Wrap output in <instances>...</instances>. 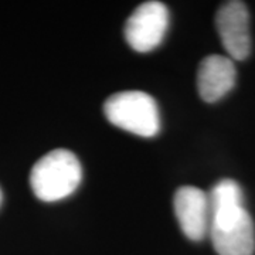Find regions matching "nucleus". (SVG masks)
<instances>
[{"label": "nucleus", "mask_w": 255, "mask_h": 255, "mask_svg": "<svg viewBox=\"0 0 255 255\" xmlns=\"http://www.w3.org/2000/svg\"><path fill=\"white\" fill-rule=\"evenodd\" d=\"M209 236L219 255H254V221L244 204L241 186L233 179H223L209 193Z\"/></svg>", "instance_id": "obj_1"}, {"label": "nucleus", "mask_w": 255, "mask_h": 255, "mask_svg": "<svg viewBox=\"0 0 255 255\" xmlns=\"http://www.w3.org/2000/svg\"><path fill=\"white\" fill-rule=\"evenodd\" d=\"M82 180L78 157L67 149H55L40 157L30 172V186L38 200L53 203L71 196Z\"/></svg>", "instance_id": "obj_2"}, {"label": "nucleus", "mask_w": 255, "mask_h": 255, "mask_svg": "<svg viewBox=\"0 0 255 255\" xmlns=\"http://www.w3.org/2000/svg\"><path fill=\"white\" fill-rule=\"evenodd\" d=\"M104 114L112 125L142 137H153L160 130V114L156 101L146 92L124 91L111 95Z\"/></svg>", "instance_id": "obj_3"}, {"label": "nucleus", "mask_w": 255, "mask_h": 255, "mask_svg": "<svg viewBox=\"0 0 255 255\" xmlns=\"http://www.w3.org/2000/svg\"><path fill=\"white\" fill-rule=\"evenodd\" d=\"M169 27V10L162 1H145L128 17L124 28L125 40L137 53L155 50L163 41Z\"/></svg>", "instance_id": "obj_4"}, {"label": "nucleus", "mask_w": 255, "mask_h": 255, "mask_svg": "<svg viewBox=\"0 0 255 255\" xmlns=\"http://www.w3.org/2000/svg\"><path fill=\"white\" fill-rule=\"evenodd\" d=\"M216 27L221 44L233 61H243L251 53L250 13L246 3H224L216 14Z\"/></svg>", "instance_id": "obj_5"}, {"label": "nucleus", "mask_w": 255, "mask_h": 255, "mask_svg": "<svg viewBox=\"0 0 255 255\" xmlns=\"http://www.w3.org/2000/svg\"><path fill=\"white\" fill-rule=\"evenodd\" d=\"M174 216L183 234L191 241H201L209 236V194L196 186H182L174 193Z\"/></svg>", "instance_id": "obj_6"}, {"label": "nucleus", "mask_w": 255, "mask_h": 255, "mask_svg": "<svg viewBox=\"0 0 255 255\" xmlns=\"http://www.w3.org/2000/svg\"><path fill=\"white\" fill-rule=\"evenodd\" d=\"M237 70L234 61L226 55L206 57L197 71V91L201 100L213 104L223 100L236 85Z\"/></svg>", "instance_id": "obj_7"}, {"label": "nucleus", "mask_w": 255, "mask_h": 255, "mask_svg": "<svg viewBox=\"0 0 255 255\" xmlns=\"http://www.w3.org/2000/svg\"><path fill=\"white\" fill-rule=\"evenodd\" d=\"M1 203H3V193H1V189H0V206H1Z\"/></svg>", "instance_id": "obj_8"}]
</instances>
